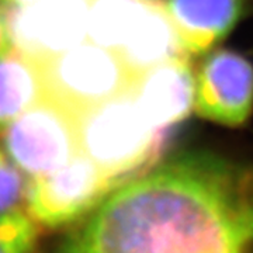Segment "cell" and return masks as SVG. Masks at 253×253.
<instances>
[{"label":"cell","instance_id":"1","mask_svg":"<svg viewBox=\"0 0 253 253\" xmlns=\"http://www.w3.org/2000/svg\"><path fill=\"white\" fill-rule=\"evenodd\" d=\"M56 253H253V172L177 156L114 190Z\"/></svg>","mask_w":253,"mask_h":253},{"label":"cell","instance_id":"2","mask_svg":"<svg viewBox=\"0 0 253 253\" xmlns=\"http://www.w3.org/2000/svg\"><path fill=\"white\" fill-rule=\"evenodd\" d=\"M79 152L123 186L158 158L163 131L145 117L131 90L76 114Z\"/></svg>","mask_w":253,"mask_h":253},{"label":"cell","instance_id":"3","mask_svg":"<svg viewBox=\"0 0 253 253\" xmlns=\"http://www.w3.org/2000/svg\"><path fill=\"white\" fill-rule=\"evenodd\" d=\"M37 62L44 94L75 116L131 90L136 81L116 52L89 40Z\"/></svg>","mask_w":253,"mask_h":253},{"label":"cell","instance_id":"4","mask_svg":"<svg viewBox=\"0 0 253 253\" xmlns=\"http://www.w3.org/2000/svg\"><path fill=\"white\" fill-rule=\"evenodd\" d=\"M0 141L30 179L54 172L81 154L76 116L45 94L0 132Z\"/></svg>","mask_w":253,"mask_h":253},{"label":"cell","instance_id":"5","mask_svg":"<svg viewBox=\"0 0 253 253\" xmlns=\"http://www.w3.org/2000/svg\"><path fill=\"white\" fill-rule=\"evenodd\" d=\"M118 187L96 163L78 154L54 172L30 179L26 212L41 228H62L84 219Z\"/></svg>","mask_w":253,"mask_h":253},{"label":"cell","instance_id":"6","mask_svg":"<svg viewBox=\"0 0 253 253\" xmlns=\"http://www.w3.org/2000/svg\"><path fill=\"white\" fill-rule=\"evenodd\" d=\"M93 0H38L4 7L14 48L36 61L87 41Z\"/></svg>","mask_w":253,"mask_h":253},{"label":"cell","instance_id":"7","mask_svg":"<svg viewBox=\"0 0 253 253\" xmlns=\"http://www.w3.org/2000/svg\"><path fill=\"white\" fill-rule=\"evenodd\" d=\"M194 107L201 117L228 126L246 123L253 111V65L229 49L203 61L196 75Z\"/></svg>","mask_w":253,"mask_h":253},{"label":"cell","instance_id":"8","mask_svg":"<svg viewBox=\"0 0 253 253\" xmlns=\"http://www.w3.org/2000/svg\"><path fill=\"white\" fill-rule=\"evenodd\" d=\"M131 91L148 121L165 131L184 120L194 107L196 76L184 55L139 75Z\"/></svg>","mask_w":253,"mask_h":253},{"label":"cell","instance_id":"9","mask_svg":"<svg viewBox=\"0 0 253 253\" xmlns=\"http://www.w3.org/2000/svg\"><path fill=\"white\" fill-rule=\"evenodd\" d=\"M186 54L207 52L244 16L248 0H165Z\"/></svg>","mask_w":253,"mask_h":253},{"label":"cell","instance_id":"10","mask_svg":"<svg viewBox=\"0 0 253 253\" xmlns=\"http://www.w3.org/2000/svg\"><path fill=\"white\" fill-rule=\"evenodd\" d=\"M44 96L40 63L16 48L0 56V132Z\"/></svg>","mask_w":253,"mask_h":253},{"label":"cell","instance_id":"11","mask_svg":"<svg viewBox=\"0 0 253 253\" xmlns=\"http://www.w3.org/2000/svg\"><path fill=\"white\" fill-rule=\"evenodd\" d=\"M155 1L156 0H93L87 40L117 54Z\"/></svg>","mask_w":253,"mask_h":253},{"label":"cell","instance_id":"12","mask_svg":"<svg viewBox=\"0 0 253 253\" xmlns=\"http://www.w3.org/2000/svg\"><path fill=\"white\" fill-rule=\"evenodd\" d=\"M41 226L26 212L11 210L0 214V253H36Z\"/></svg>","mask_w":253,"mask_h":253},{"label":"cell","instance_id":"13","mask_svg":"<svg viewBox=\"0 0 253 253\" xmlns=\"http://www.w3.org/2000/svg\"><path fill=\"white\" fill-rule=\"evenodd\" d=\"M24 176L0 145V214L16 210L24 201L28 186Z\"/></svg>","mask_w":253,"mask_h":253},{"label":"cell","instance_id":"14","mask_svg":"<svg viewBox=\"0 0 253 253\" xmlns=\"http://www.w3.org/2000/svg\"><path fill=\"white\" fill-rule=\"evenodd\" d=\"M13 48H14V44H13L11 34H10L6 9L0 4V56L10 52Z\"/></svg>","mask_w":253,"mask_h":253},{"label":"cell","instance_id":"15","mask_svg":"<svg viewBox=\"0 0 253 253\" xmlns=\"http://www.w3.org/2000/svg\"><path fill=\"white\" fill-rule=\"evenodd\" d=\"M38 0H0V4L4 7H26Z\"/></svg>","mask_w":253,"mask_h":253}]
</instances>
